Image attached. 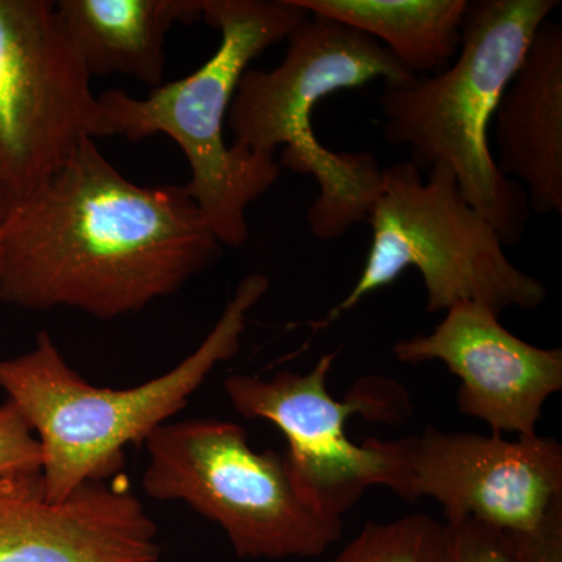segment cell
Here are the masks:
<instances>
[{
  "instance_id": "5",
  "label": "cell",
  "mask_w": 562,
  "mask_h": 562,
  "mask_svg": "<svg viewBox=\"0 0 562 562\" xmlns=\"http://www.w3.org/2000/svg\"><path fill=\"white\" fill-rule=\"evenodd\" d=\"M366 224L372 244L353 290L314 331L328 327L372 292L416 269L427 291V312L462 302L506 310H538L547 301L541 280L514 266L494 227L465 201L457 177L438 165L422 173L409 161L383 169L379 199Z\"/></svg>"
},
{
  "instance_id": "6",
  "label": "cell",
  "mask_w": 562,
  "mask_h": 562,
  "mask_svg": "<svg viewBox=\"0 0 562 562\" xmlns=\"http://www.w3.org/2000/svg\"><path fill=\"white\" fill-rule=\"evenodd\" d=\"M144 446L143 491L220 525L239 558H316L341 539L344 520L303 498L284 452L251 449L246 428L235 422H168Z\"/></svg>"
},
{
  "instance_id": "17",
  "label": "cell",
  "mask_w": 562,
  "mask_h": 562,
  "mask_svg": "<svg viewBox=\"0 0 562 562\" xmlns=\"http://www.w3.org/2000/svg\"><path fill=\"white\" fill-rule=\"evenodd\" d=\"M41 472V449L27 422L13 403L0 405V479Z\"/></svg>"
},
{
  "instance_id": "7",
  "label": "cell",
  "mask_w": 562,
  "mask_h": 562,
  "mask_svg": "<svg viewBox=\"0 0 562 562\" xmlns=\"http://www.w3.org/2000/svg\"><path fill=\"white\" fill-rule=\"evenodd\" d=\"M336 353L319 358L308 373L277 372L271 379L235 373L224 390L236 413L276 425L288 441V468L295 487L325 516L342 519L364 492L386 487L413 502L405 438L351 441L347 422L402 424L412 416L408 392L394 380L364 376L339 402L327 390Z\"/></svg>"
},
{
  "instance_id": "13",
  "label": "cell",
  "mask_w": 562,
  "mask_h": 562,
  "mask_svg": "<svg viewBox=\"0 0 562 562\" xmlns=\"http://www.w3.org/2000/svg\"><path fill=\"white\" fill-rule=\"evenodd\" d=\"M498 169L530 210L562 214V25L547 20L495 109Z\"/></svg>"
},
{
  "instance_id": "9",
  "label": "cell",
  "mask_w": 562,
  "mask_h": 562,
  "mask_svg": "<svg viewBox=\"0 0 562 562\" xmlns=\"http://www.w3.org/2000/svg\"><path fill=\"white\" fill-rule=\"evenodd\" d=\"M101 138L91 74L50 0H0V180L11 203Z\"/></svg>"
},
{
  "instance_id": "10",
  "label": "cell",
  "mask_w": 562,
  "mask_h": 562,
  "mask_svg": "<svg viewBox=\"0 0 562 562\" xmlns=\"http://www.w3.org/2000/svg\"><path fill=\"white\" fill-rule=\"evenodd\" d=\"M405 443L413 502H438L446 524L472 519L503 532L535 531L562 503L557 439L427 427Z\"/></svg>"
},
{
  "instance_id": "16",
  "label": "cell",
  "mask_w": 562,
  "mask_h": 562,
  "mask_svg": "<svg viewBox=\"0 0 562 562\" xmlns=\"http://www.w3.org/2000/svg\"><path fill=\"white\" fill-rule=\"evenodd\" d=\"M330 562H452V536L428 514L368 522Z\"/></svg>"
},
{
  "instance_id": "11",
  "label": "cell",
  "mask_w": 562,
  "mask_h": 562,
  "mask_svg": "<svg viewBox=\"0 0 562 562\" xmlns=\"http://www.w3.org/2000/svg\"><path fill=\"white\" fill-rule=\"evenodd\" d=\"M406 364L441 361L461 380L458 412L484 422L492 432L538 436L543 406L562 391V349H541L503 327L487 306L462 302L428 335L392 347Z\"/></svg>"
},
{
  "instance_id": "3",
  "label": "cell",
  "mask_w": 562,
  "mask_h": 562,
  "mask_svg": "<svg viewBox=\"0 0 562 562\" xmlns=\"http://www.w3.org/2000/svg\"><path fill=\"white\" fill-rule=\"evenodd\" d=\"M308 18L292 0H203L202 20L221 33L220 47L205 65L144 99L122 90L98 95L101 138L136 143L166 135L180 147L191 171L184 190L222 246L239 249L247 243V210L281 173L276 155L225 139L236 88L255 58Z\"/></svg>"
},
{
  "instance_id": "15",
  "label": "cell",
  "mask_w": 562,
  "mask_h": 562,
  "mask_svg": "<svg viewBox=\"0 0 562 562\" xmlns=\"http://www.w3.org/2000/svg\"><path fill=\"white\" fill-rule=\"evenodd\" d=\"M313 16L327 18L372 36L414 76H436L461 47L468 0H292Z\"/></svg>"
},
{
  "instance_id": "4",
  "label": "cell",
  "mask_w": 562,
  "mask_h": 562,
  "mask_svg": "<svg viewBox=\"0 0 562 562\" xmlns=\"http://www.w3.org/2000/svg\"><path fill=\"white\" fill-rule=\"evenodd\" d=\"M558 7L557 0L469 2L457 60L436 76L387 81L379 98L392 146L406 147L422 173L447 166L505 246L522 241L531 210L524 188L498 169L487 132L535 33Z\"/></svg>"
},
{
  "instance_id": "14",
  "label": "cell",
  "mask_w": 562,
  "mask_h": 562,
  "mask_svg": "<svg viewBox=\"0 0 562 562\" xmlns=\"http://www.w3.org/2000/svg\"><path fill=\"white\" fill-rule=\"evenodd\" d=\"M58 14L92 76L122 74L160 87L166 40L202 20L203 0H58Z\"/></svg>"
},
{
  "instance_id": "2",
  "label": "cell",
  "mask_w": 562,
  "mask_h": 562,
  "mask_svg": "<svg viewBox=\"0 0 562 562\" xmlns=\"http://www.w3.org/2000/svg\"><path fill=\"white\" fill-rule=\"evenodd\" d=\"M269 286L261 273L244 277L198 349L171 371L128 390L87 382L46 330L32 350L0 358V390L38 439L47 498L66 501L85 484L120 473L125 449L144 446L188 405L216 366L238 353L249 314Z\"/></svg>"
},
{
  "instance_id": "8",
  "label": "cell",
  "mask_w": 562,
  "mask_h": 562,
  "mask_svg": "<svg viewBox=\"0 0 562 562\" xmlns=\"http://www.w3.org/2000/svg\"><path fill=\"white\" fill-rule=\"evenodd\" d=\"M283 61L271 70L247 69L228 110L233 144L257 154L276 155L279 166L310 173L321 194L346 191L357 176L350 151L322 146L312 114L322 99L372 80H408L414 74L383 44L327 18L313 16L290 33Z\"/></svg>"
},
{
  "instance_id": "12",
  "label": "cell",
  "mask_w": 562,
  "mask_h": 562,
  "mask_svg": "<svg viewBox=\"0 0 562 562\" xmlns=\"http://www.w3.org/2000/svg\"><path fill=\"white\" fill-rule=\"evenodd\" d=\"M158 528L124 483L52 502L41 472L0 479V562H157Z\"/></svg>"
},
{
  "instance_id": "18",
  "label": "cell",
  "mask_w": 562,
  "mask_h": 562,
  "mask_svg": "<svg viewBox=\"0 0 562 562\" xmlns=\"http://www.w3.org/2000/svg\"><path fill=\"white\" fill-rule=\"evenodd\" d=\"M447 525L452 536V562H509L506 532L472 519Z\"/></svg>"
},
{
  "instance_id": "20",
  "label": "cell",
  "mask_w": 562,
  "mask_h": 562,
  "mask_svg": "<svg viewBox=\"0 0 562 562\" xmlns=\"http://www.w3.org/2000/svg\"><path fill=\"white\" fill-rule=\"evenodd\" d=\"M11 206V201L9 198V192H7L5 187H3L2 180H0V225L5 221L7 214H9V210Z\"/></svg>"
},
{
  "instance_id": "19",
  "label": "cell",
  "mask_w": 562,
  "mask_h": 562,
  "mask_svg": "<svg viewBox=\"0 0 562 562\" xmlns=\"http://www.w3.org/2000/svg\"><path fill=\"white\" fill-rule=\"evenodd\" d=\"M506 535L509 562H562V503L554 506L535 531Z\"/></svg>"
},
{
  "instance_id": "1",
  "label": "cell",
  "mask_w": 562,
  "mask_h": 562,
  "mask_svg": "<svg viewBox=\"0 0 562 562\" xmlns=\"http://www.w3.org/2000/svg\"><path fill=\"white\" fill-rule=\"evenodd\" d=\"M222 249L184 187H140L87 139L11 203L0 225V301L116 319L176 294Z\"/></svg>"
}]
</instances>
